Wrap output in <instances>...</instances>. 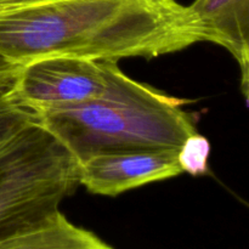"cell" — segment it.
Masks as SVG:
<instances>
[{"label":"cell","instance_id":"cell-1","mask_svg":"<svg viewBox=\"0 0 249 249\" xmlns=\"http://www.w3.org/2000/svg\"><path fill=\"white\" fill-rule=\"evenodd\" d=\"M198 41L178 0H33L0 11V57L14 66L55 56L153 58Z\"/></svg>","mask_w":249,"mask_h":249},{"label":"cell","instance_id":"cell-2","mask_svg":"<svg viewBox=\"0 0 249 249\" xmlns=\"http://www.w3.org/2000/svg\"><path fill=\"white\" fill-rule=\"evenodd\" d=\"M107 87L88 101L36 112V122L78 163L96 155L130 151H179L197 133L181 101L123 73L105 61Z\"/></svg>","mask_w":249,"mask_h":249},{"label":"cell","instance_id":"cell-3","mask_svg":"<svg viewBox=\"0 0 249 249\" xmlns=\"http://www.w3.org/2000/svg\"><path fill=\"white\" fill-rule=\"evenodd\" d=\"M78 182V162L38 122L0 148V242L45 224Z\"/></svg>","mask_w":249,"mask_h":249},{"label":"cell","instance_id":"cell-4","mask_svg":"<svg viewBox=\"0 0 249 249\" xmlns=\"http://www.w3.org/2000/svg\"><path fill=\"white\" fill-rule=\"evenodd\" d=\"M106 87L105 61L55 56L18 66L12 95L19 105L36 113L95 99Z\"/></svg>","mask_w":249,"mask_h":249},{"label":"cell","instance_id":"cell-5","mask_svg":"<svg viewBox=\"0 0 249 249\" xmlns=\"http://www.w3.org/2000/svg\"><path fill=\"white\" fill-rule=\"evenodd\" d=\"M180 174L178 151L172 150L104 153L78 163V182L102 196H118Z\"/></svg>","mask_w":249,"mask_h":249},{"label":"cell","instance_id":"cell-6","mask_svg":"<svg viewBox=\"0 0 249 249\" xmlns=\"http://www.w3.org/2000/svg\"><path fill=\"white\" fill-rule=\"evenodd\" d=\"M189 7L196 21L201 41L225 48L242 73L243 95L248 97L249 0H195Z\"/></svg>","mask_w":249,"mask_h":249},{"label":"cell","instance_id":"cell-7","mask_svg":"<svg viewBox=\"0 0 249 249\" xmlns=\"http://www.w3.org/2000/svg\"><path fill=\"white\" fill-rule=\"evenodd\" d=\"M0 249H113L91 231L71 223L62 213L32 230L0 242Z\"/></svg>","mask_w":249,"mask_h":249},{"label":"cell","instance_id":"cell-8","mask_svg":"<svg viewBox=\"0 0 249 249\" xmlns=\"http://www.w3.org/2000/svg\"><path fill=\"white\" fill-rule=\"evenodd\" d=\"M17 67L0 72V148L22 128L36 122V113L14 99L12 87Z\"/></svg>","mask_w":249,"mask_h":249},{"label":"cell","instance_id":"cell-9","mask_svg":"<svg viewBox=\"0 0 249 249\" xmlns=\"http://www.w3.org/2000/svg\"><path fill=\"white\" fill-rule=\"evenodd\" d=\"M211 143L207 138L195 133L190 135L178 151V160L182 173L197 177L208 173Z\"/></svg>","mask_w":249,"mask_h":249},{"label":"cell","instance_id":"cell-10","mask_svg":"<svg viewBox=\"0 0 249 249\" xmlns=\"http://www.w3.org/2000/svg\"><path fill=\"white\" fill-rule=\"evenodd\" d=\"M33 1V0H0V11L5 9H10V7L17 6V5H22L24 2Z\"/></svg>","mask_w":249,"mask_h":249},{"label":"cell","instance_id":"cell-11","mask_svg":"<svg viewBox=\"0 0 249 249\" xmlns=\"http://www.w3.org/2000/svg\"><path fill=\"white\" fill-rule=\"evenodd\" d=\"M18 67V66H14L11 63H9L7 61H5L4 58L0 57V72H5V71L14 70V68Z\"/></svg>","mask_w":249,"mask_h":249}]
</instances>
